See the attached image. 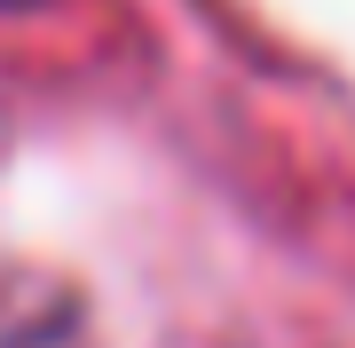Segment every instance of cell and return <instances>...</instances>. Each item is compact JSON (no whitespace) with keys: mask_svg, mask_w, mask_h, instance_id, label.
Returning a JSON list of instances; mask_svg holds the SVG:
<instances>
[{"mask_svg":"<svg viewBox=\"0 0 355 348\" xmlns=\"http://www.w3.org/2000/svg\"><path fill=\"white\" fill-rule=\"evenodd\" d=\"M0 8H24V0H0Z\"/></svg>","mask_w":355,"mask_h":348,"instance_id":"cell-1","label":"cell"}]
</instances>
